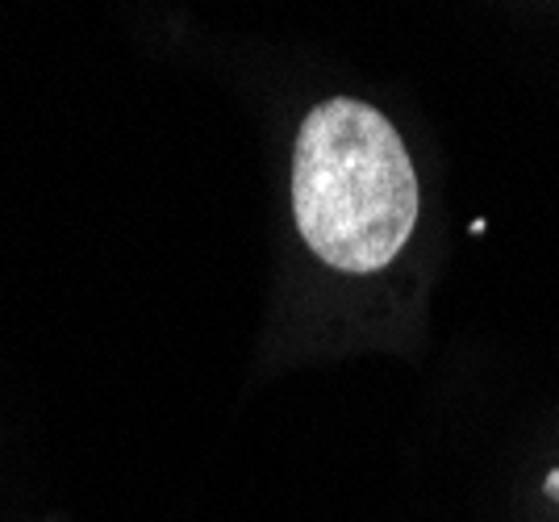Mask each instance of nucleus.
Instances as JSON below:
<instances>
[{
    "label": "nucleus",
    "mask_w": 559,
    "mask_h": 522,
    "mask_svg": "<svg viewBox=\"0 0 559 522\" xmlns=\"http://www.w3.org/2000/svg\"><path fill=\"white\" fill-rule=\"evenodd\" d=\"M293 217L309 251L338 272H380L418 222V176L396 126L368 100L334 96L301 121Z\"/></svg>",
    "instance_id": "nucleus-1"
}]
</instances>
